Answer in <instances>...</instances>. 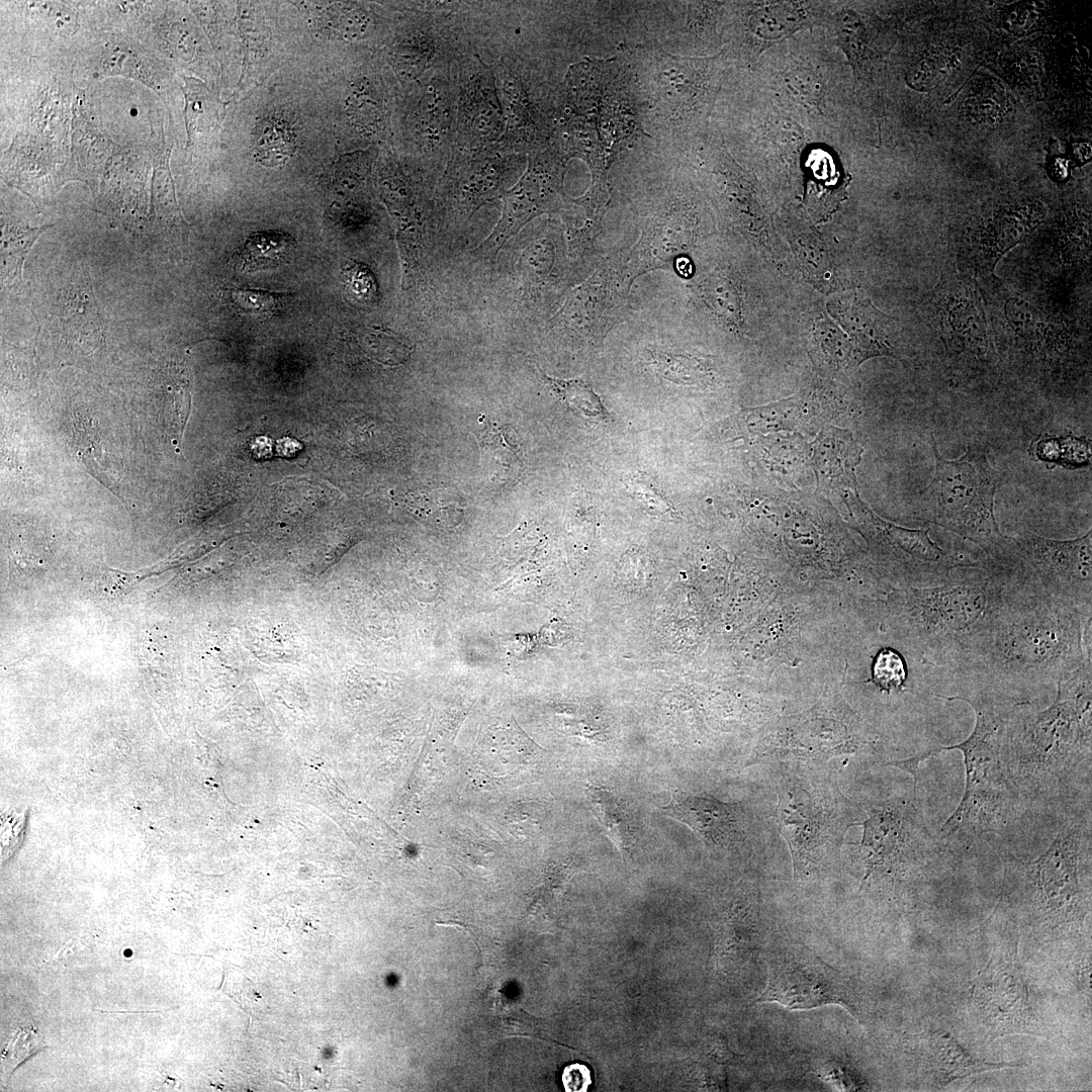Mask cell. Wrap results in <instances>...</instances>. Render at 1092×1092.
<instances>
[{
  "instance_id": "cell-1",
  "label": "cell",
  "mask_w": 1092,
  "mask_h": 1092,
  "mask_svg": "<svg viewBox=\"0 0 1092 1092\" xmlns=\"http://www.w3.org/2000/svg\"><path fill=\"white\" fill-rule=\"evenodd\" d=\"M986 555L974 570L907 598L928 663L958 677L977 662L1008 610L1041 588L1015 549Z\"/></svg>"
},
{
  "instance_id": "cell-2",
  "label": "cell",
  "mask_w": 1092,
  "mask_h": 1092,
  "mask_svg": "<svg viewBox=\"0 0 1092 1092\" xmlns=\"http://www.w3.org/2000/svg\"><path fill=\"white\" fill-rule=\"evenodd\" d=\"M1091 613L1039 588L1004 615L965 677L1005 697L1058 681L1091 661Z\"/></svg>"
},
{
  "instance_id": "cell-3",
  "label": "cell",
  "mask_w": 1092,
  "mask_h": 1092,
  "mask_svg": "<svg viewBox=\"0 0 1092 1092\" xmlns=\"http://www.w3.org/2000/svg\"><path fill=\"white\" fill-rule=\"evenodd\" d=\"M1092 661L1061 678L1045 709L1020 701L1008 710L1003 757L1021 801L1064 791L1092 748Z\"/></svg>"
},
{
  "instance_id": "cell-4",
  "label": "cell",
  "mask_w": 1092,
  "mask_h": 1092,
  "mask_svg": "<svg viewBox=\"0 0 1092 1092\" xmlns=\"http://www.w3.org/2000/svg\"><path fill=\"white\" fill-rule=\"evenodd\" d=\"M1001 697L984 686L969 696L939 697L969 703L976 716L974 730L966 740L922 753L924 759L942 750H960L964 756L965 791L938 834L946 847H969L987 836L1001 835L1017 815L1021 800L1008 778L1003 757L1008 711H999Z\"/></svg>"
},
{
  "instance_id": "cell-5",
  "label": "cell",
  "mask_w": 1092,
  "mask_h": 1092,
  "mask_svg": "<svg viewBox=\"0 0 1092 1092\" xmlns=\"http://www.w3.org/2000/svg\"><path fill=\"white\" fill-rule=\"evenodd\" d=\"M935 469L924 491L926 520L981 547L986 554L1005 548L1008 538L1000 532L994 514L999 472L983 450L970 446L957 460H946L932 435Z\"/></svg>"
},
{
  "instance_id": "cell-6",
  "label": "cell",
  "mask_w": 1092,
  "mask_h": 1092,
  "mask_svg": "<svg viewBox=\"0 0 1092 1092\" xmlns=\"http://www.w3.org/2000/svg\"><path fill=\"white\" fill-rule=\"evenodd\" d=\"M976 280L993 341L1009 358L1050 365L1072 352L1078 329L1045 313L994 274Z\"/></svg>"
},
{
  "instance_id": "cell-7",
  "label": "cell",
  "mask_w": 1092,
  "mask_h": 1092,
  "mask_svg": "<svg viewBox=\"0 0 1092 1092\" xmlns=\"http://www.w3.org/2000/svg\"><path fill=\"white\" fill-rule=\"evenodd\" d=\"M926 304L932 343L949 363L975 369L992 361L993 335L975 278L960 272L942 275Z\"/></svg>"
},
{
  "instance_id": "cell-8",
  "label": "cell",
  "mask_w": 1092,
  "mask_h": 1092,
  "mask_svg": "<svg viewBox=\"0 0 1092 1092\" xmlns=\"http://www.w3.org/2000/svg\"><path fill=\"white\" fill-rule=\"evenodd\" d=\"M766 962V987L753 1003H778L793 1010L838 1005L857 1016L850 981L805 944L777 945L768 951Z\"/></svg>"
},
{
  "instance_id": "cell-9",
  "label": "cell",
  "mask_w": 1092,
  "mask_h": 1092,
  "mask_svg": "<svg viewBox=\"0 0 1092 1092\" xmlns=\"http://www.w3.org/2000/svg\"><path fill=\"white\" fill-rule=\"evenodd\" d=\"M629 250L605 259L584 281L572 288L551 317L550 329L576 345L597 348L628 308L632 285L627 261Z\"/></svg>"
},
{
  "instance_id": "cell-10",
  "label": "cell",
  "mask_w": 1092,
  "mask_h": 1092,
  "mask_svg": "<svg viewBox=\"0 0 1092 1092\" xmlns=\"http://www.w3.org/2000/svg\"><path fill=\"white\" fill-rule=\"evenodd\" d=\"M861 823L862 884L873 875L896 877L913 863L927 862L947 847L928 830L916 803L886 801L869 811Z\"/></svg>"
},
{
  "instance_id": "cell-11",
  "label": "cell",
  "mask_w": 1092,
  "mask_h": 1092,
  "mask_svg": "<svg viewBox=\"0 0 1092 1092\" xmlns=\"http://www.w3.org/2000/svg\"><path fill=\"white\" fill-rule=\"evenodd\" d=\"M777 814L779 831L792 854L794 876L800 879L821 868L849 827L838 814L835 798L820 787H804L798 779L784 783Z\"/></svg>"
},
{
  "instance_id": "cell-12",
  "label": "cell",
  "mask_w": 1092,
  "mask_h": 1092,
  "mask_svg": "<svg viewBox=\"0 0 1092 1092\" xmlns=\"http://www.w3.org/2000/svg\"><path fill=\"white\" fill-rule=\"evenodd\" d=\"M521 158L495 148L454 147L435 188L433 212L455 225L469 221L481 206L503 197Z\"/></svg>"
},
{
  "instance_id": "cell-13",
  "label": "cell",
  "mask_w": 1092,
  "mask_h": 1092,
  "mask_svg": "<svg viewBox=\"0 0 1092 1092\" xmlns=\"http://www.w3.org/2000/svg\"><path fill=\"white\" fill-rule=\"evenodd\" d=\"M1036 198L994 203L974 214L952 240L960 273L978 279L993 274L999 260L1044 220Z\"/></svg>"
},
{
  "instance_id": "cell-14",
  "label": "cell",
  "mask_w": 1092,
  "mask_h": 1092,
  "mask_svg": "<svg viewBox=\"0 0 1092 1092\" xmlns=\"http://www.w3.org/2000/svg\"><path fill=\"white\" fill-rule=\"evenodd\" d=\"M829 307L830 315L815 332L825 361L852 367L876 356H895L898 325L867 298L854 296Z\"/></svg>"
},
{
  "instance_id": "cell-15",
  "label": "cell",
  "mask_w": 1092,
  "mask_h": 1092,
  "mask_svg": "<svg viewBox=\"0 0 1092 1092\" xmlns=\"http://www.w3.org/2000/svg\"><path fill=\"white\" fill-rule=\"evenodd\" d=\"M1029 571L1051 597L1092 611V535L1054 540L1024 531L1011 538Z\"/></svg>"
},
{
  "instance_id": "cell-16",
  "label": "cell",
  "mask_w": 1092,
  "mask_h": 1092,
  "mask_svg": "<svg viewBox=\"0 0 1092 1092\" xmlns=\"http://www.w3.org/2000/svg\"><path fill=\"white\" fill-rule=\"evenodd\" d=\"M1090 826L1074 820L1062 827L1048 849L1035 860L1019 862L1033 898L1042 911L1055 917H1071L1080 912L1083 894L1080 864L1090 852Z\"/></svg>"
},
{
  "instance_id": "cell-17",
  "label": "cell",
  "mask_w": 1092,
  "mask_h": 1092,
  "mask_svg": "<svg viewBox=\"0 0 1092 1092\" xmlns=\"http://www.w3.org/2000/svg\"><path fill=\"white\" fill-rule=\"evenodd\" d=\"M564 172L565 158L560 151L531 155L524 174L502 197L504 205L498 222L476 251L496 258L507 241L527 222L565 206Z\"/></svg>"
},
{
  "instance_id": "cell-18",
  "label": "cell",
  "mask_w": 1092,
  "mask_h": 1092,
  "mask_svg": "<svg viewBox=\"0 0 1092 1092\" xmlns=\"http://www.w3.org/2000/svg\"><path fill=\"white\" fill-rule=\"evenodd\" d=\"M506 130L495 75L477 55L462 61L457 84L456 148H494Z\"/></svg>"
},
{
  "instance_id": "cell-19",
  "label": "cell",
  "mask_w": 1092,
  "mask_h": 1092,
  "mask_svg": "<svg viewBox=\"0 0 1092 1092\" xmlns=\"http://www.w3.org/2000/svg\"><path fill=\"white\" fill-rule=\"evenodd\" d=\"M973 997L992 1028L1007 1032L1030 1025L1032 1014L1016 948L1000 947L993 951L975 980Z\"/></svg>"
},
{
  "instance_id": "cell-20",
  "label": "cell",
  "mask_w": 1092,
  "mask_h": 1092,
  "mask_svg": "<svg viewBox=\"0 0 1092 1092\" xmlns=\"http://www.w3.org/2000/svg\"><path fill=\"white\" fill-rule=\"evenodd\" d=\"M457 84L434 74L418 82L411 105V135L418 159H449L456 135Z\"/></svg>"
},
{
  "instance_id": "cell-21",
  "label": "cell",
  "mask_w": 1092,
  "mask_h": 1092,
  "mask_svg": "<svg viewBox=\"0 0 1092 1092\" xmlns=\"http://www.w3.org/2000/svg\"><path fill=\"white\" fill-rule=\"evenodd\" d=\"M693 242V225L688 212L678 205L648 219L638 242L629 249L627 268L630 281L642 274L673 267Z\"/></svg>"
},
{
  "instance_id": "cell-22",
  "label": "cell",
  "mask_w": 1092,
  "mask_h": 1092,
  "mask_svg": "<svg viewBox=\"0 0 1092 1092\" xmlns=\"http://www.w3.org/2000/svg\"><path fill=\"white\" fill-rule=\"evenodd\" d=\"M649 53L647 59L642 55V74L657 105L670 116L691 110L703 87L695 78L699 74L695 63L664 52Z\"/></svg>"
},
{
  "instance_id": "cell-23",
  "label": "cell",
  "mask_w": 1092,
  "mask_h": 1092,
  "mask_svg": "<svg viewBox=\"0 0 1092 1092\" xmlns=\"http://www.w3.org/2000/svg\"><path fill=\"white\" fill-rule=\"evenodd\" d=\"M660 810L690 827L707 845H726L737 832L735 806L710 796L678 794Z\"/></svg>"
},
{
  "instance_id": "cell-24",
  "label": "cell",
  "mask_w": 1092,
  "mask_h": 1092,
  "mask_svg": "<svg viewBox=\"0 0 1092 1092\" xmlns=\"http://www.w3.org/2000/svg\"><path fill=\"white\" fill-rule=\"evenodd\" d=\"M920 1041L927 1067L942 1084L1006 1067L1004 1063H987L973 1058L949 1034L943 1032H934Z\"/></svg>"
},
{
  "instance_id": "cell-25",
  "label": "cell",
  "mask_w": 1092,
  "mask_h": 1092,
  "mask_svg": "<svg viewBox=\"0 0 1092 1092\" xmlns=\"http://www.w3.org/2000/svg\"><path fill=\"white\" fill-rule=\"evenodd\" d=\"M481 428L475 433L480 447V463L493 482L507 483L519 472L517 446L510 441L509 429L479 419Z\"/></svg>"
},
{
  "instance_id": "cell-26",
  "label": "cell",
  "mask_w": 1092,
  "mask_h": 1092,
  "mask_svg": "<svg viewBox=\"0 0 1092 1092\" xmlns=\"http://www.w3.org/2000/svg\"><path fill=\"white\" fill-rule=\"evenodd\" d=\"M589 808L622 856L634 845V828L630 814L621 799L609 789L589 785L586 788Z\"/></svg>"
},
{
  "instance_id": "cell-27",
  "label": "cell",
  "mask_w": 1092,
  "mask_h": 1092,
  "mask_svg": "<svg viewBox=\"0 0 1092 1092\" xmlns=\"http://www.w3.org/2000/svg\"><path fill=\"white\" fill-rule=\"evenodd\" d=\"M540 377L572 410L589 419L604 420L607 411L593 386L582 379H559L538 368Z\"/></svg>"
},
{
  "instance_id": "cell-28",
  "label": "cell",
  "mask_w": 1092,
  "mask_h": 1092,
  "mask_svg": "<svg viewBox=\"0 0 1092 1092\" xmlns=\"http://www.w3.org/2000/svg\"><path fill=\"white\" fill-rule=\"evenodd\" d=\"M960 53L949 47H935L924 54L912 67L910 83L918 90L937 86L952 70L959 67Z\"/></svg>"
},
{
  "instance_id": "cell-29",
  "label": "cell",
  "mask_w": 1092,
  "mask_h": 1092,
  "mask_svg": "<svg viewBox=\"0 0 1092 1092\" xmlns=\"http://www.w3.org/2000/svg\"><path fill=\"white\" fill-rule=\"evenodd\" d=\"M44 1046V1040L34 1025L18 1027L11 1033L8 1043L2 1051V1073L9 1078L23 1061L43 1050Z\"/></svg>"
},
{
  "instance_id": "cell-30",
  "label": "cell",
  "mask_w": 1092,
  "mask_h": 1092,
  "mask_svg": "<svg viewBox=\"0 0 1092 1092\" xmlns=\"http://www.w3.org/2000/svg\"><path fill=\"white\" fill-rule=\"evenodd\" d=\"M290 246L289 239L278 233L255 235L245 249V264L250 268H264L279 260Z\"/></svg>"
},
{
  "instance_id": "cell-31",
  "label": "cell",
  "mask_w": 1092,
  "mask_h": 1092,
  "mask_svg": "<svg viewBox=\"0 0 1092 1092\" xmlns=\"http://www.w3.org/2000/svg\"><path fill=\"white\" fill-rule=\"evenodd\" d=\"M1006 109L1002 89L994 84L985 85L965 101V111L979 122L992 123L999 120Z\"/></svg>"
},
{
  "instance_id": "cell-32",
  "label": "cell",
  "mask_w": 1092,
  "mask_h": 1092,
  "mask_svg": "<svg viewBox=\"0 0 1092 1092\" xmlns=\"http://www.w3.org/2000/svg\"><path fill=\"white\" fill-rule=\"evenodd\" d=\"M703 298L720 316L734 320L738 315V297L735 287L723 276H711L701 286Z\"/></svg>"
},
{
  "instance_id": "cell-33",
  "label": "cell",
  "mask_w": 1092,
  "mask_h": 1092,
  "mask_svg": "<svg viewBox=\"0 0 1092 1092\" xmlns=\"http://www.w3.org/2000/svg\"><path fill=\"white\" fill-rule=\"evenodd\" d=\"M1037 456L1044 461L1079 465L1087 462L1090 451L1086 442L1075 437L1050 438L1038 443Z\"/></svg>"
},
{
  "instance_id": "cell-34",
  "label": "cell",
  "mask_w": 1092,
  "mask_h": 1092,
  "mask_svg": "<svg viewBox=\"0 0 1092 1092\" xmlns=\"http://www.w3.org/2000/svg\"><path fill=\"white\" fill-rule=\"evenodd\" d=\"M907 670L903 658L891 648L882 649L873 665L875 682L887 692L898 691L904 684Z\"/></svg>"
},
{
  "instance_id": "cell-35",
  "label": "cell",
  "mask_w": 1092,
  "mask_h": 1092,
  "mask_svg": "<svg viewBox=\"0 0 1092 1092\" xmlns=\"http://www.w3.org/2000/svg\"><path fill=\"white\" fill-rule=\"evenodd\" d=\"M290 151L288 133L280 126L271 124L257 147V156L262 163L278 165L287 159Z\"/></svg>"
},
{
  "instance_id": "cell-36",
  "label": "cell",
  "mask_w": 1092,
  "mask_h": 1092,
  "mask_svg": "<svg viewBox=\"0 0 1092 1092\" xmlns=\"http://www.w3.org/2000/svg\"><path fill=\"white\" fill-rule=\"evenodd\" d=\"M628 490L632 493L633 497L641 502L646 507H649L655 512L666 513L670 511V505L666 499L659 494L656 489L649 483L642 480L631 479L628 482Z\"/></svg>"
},
{
  "instance_id": "cell-37",
  "label": "cell",
  "mask_w": 1092,
  "mask_h": 1092,
  "mask_svg": "<svg viewBox=\"0 0 1092 1092\" xmlns=\"http://www.w3.org/2000/svg\"><path fill=\"white\" fill-rule=\"evenodd\" d=\"M234 299L240 307L249 311H266L273 308L276 295L263 290H237Z\"/></svg>"
},
{
  "instance_id": "cell-38",
  "label": "cell",
  "mask_w": 1092,
  "mask_h": 1092,
  "mask_svg": "<svg viewBox=\"0 0 1092 1092\" xmlns=\"http://www.w3.org/2000/svg\"><path fill=\"white\" fill-rule=\"evenodd\" d=\"M562 1081L566 1091H585L592 1083L589 1070L584 1065H570L565 1068Z\"/></svg>"
}]
</instances>
